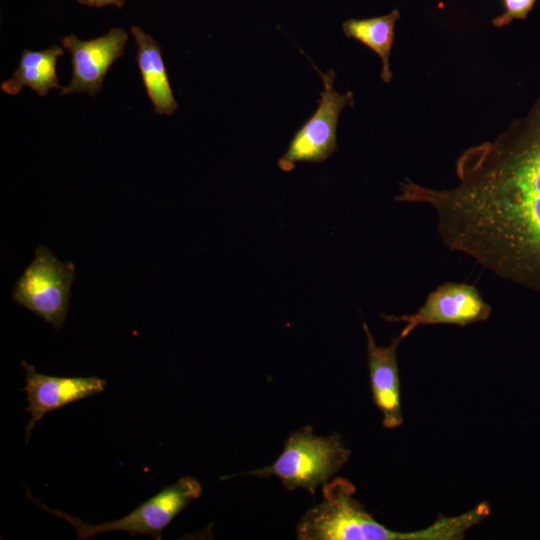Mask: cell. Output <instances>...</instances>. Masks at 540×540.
<instances>
[{"label": "cell", "instance_id": "obj_11", "mask_svg": "<svg viewBox=\"0 0 540 540\" xmlns=\"http://www.w3.org/2000/svg\"><path fill=\"white\" fill-rule=\"evenodd\" d=\"M131 34L138 47L135 60L155 112L160 115H173L178 103L170 86L161 45L139 26H132Z\"/></svg>", "mask_w": 540, "mask_h": 540}, {"label": "cell", "instance_id": "obj_13", "mask_svg": "<svg viewBox=\"0 0 540 540\" xmlns=\"http://www.w3.org/2000/svg\"><path fill=\"white\" fill-rule=\"evenodd\" d=\"M400 19L397 9L390 13L364 19H347L342 23L346 37L353 38L375 52L381 59V79L389 83L392 79L390 54L395 38V25Z\"/></svg>", "mask_w": 540, "mask_h": 540}, {"label": "cell", "instance_id": "obj_3", "mask_svg": "<svg viewBox=\"0 0 540 540\" xmlns=\"http://www.w3.org/2000/svg\"><path fill=\"white\" fill-rule=\"evenodd\" d=\"M350 454L338 434L318 436L311 426H305L287 437L273 464L222 479L247 475L263 479L276 476L287 490L303 488L314 496L316 488L341 470Z\"/></svg>", "mask_w": 540, "mask_h": 540}, {"label": "cell", "instance_id": "obj_12", "mask_svg": "<svg viewBox=\"0 0 540 540\" xmlns=\"http://www.w3.org/2000/svg\"><path fill=\"white\" fill-rule=\"evenodd\" d=\"M64 54L58 45L42 51L23 50L17 69L10 79L1 83L0 89L8 95L18 94L23 87H29L39 96H46L50 89H63L59 84L56 63Z\"/></svg>", "mask_w": 540, "mask_h": 540}, {"label": "cell", "instance_id": "obj_9", "mask_svg": "<svg viewBox=\"0 0 540 540\" xmlns=\"http://www.w3.org/2000/svg\"><path fill=\"white\" fill-rule=\"evenodd\" d=\"M26 384L21 390L27 394L30 420L25 427V443L47 413L104 391L106 381L97 376L60 377L39 373L34 365L22 361Z\"/></svg>", "mask_w": 540, "mask_h": 540}, {"label": "cell", "instance_id": "obj_4", "mask_svg": "<svg viewBox=\"0 0 540 540\" xmlns=\"http://www.w3.org/2000/svg\"><path fill=\"white\" fill-rule=\"evenodd\" d=\"M201 493L200 483L191 476H185L164 487L124 517L99 524L83 521L59 509H50L36 500L29 490L27 497L42 510L68 522L76 530L79 540H86L98 534L112 531H126L131 536L148 535L156 540H161L162 531L192 501L199 498Z\"/></svg>", "mask_w": 540, "mask_h": 540}, {"label": "cell", "instance_id": "obj_10", "mask_svg": "<svg viewBox=\"0 0 540 540\" xmlns=\"http://www.w3.org/2000/svg\"><path fill=\"white\" fill-rule=\"evenodd\" d=\"M367 343V363L373 401L383 416V426L396 428L403 423L397 349L403 338L398 335L384 347L376 344L368 325L362 323Z\"/></svg>", "mask_w": 540, "mask_h": 540}, {"label": "cell", "instance_id": "obj_1", "mask_svg": "<svg viewBox=\"0 0 540 540\" xmlns=\"http://www.w3.org/2000/svg\"><path fill=\"white\" fill-rule=\"evenodd\" d=\"M456 174L441 190L405 179L394 199L431 206L447 248L540 293V94L494 140L466 149Z\"/></svg>", "mask_w": 540, "mask_h": 540}, {"label": "cell", "instance_id": "obj_5", "mask_svg": "<svg viewBox=\"0 0 540 540\" xmlns=\"http://www.w3.org/2000/svg\"><path fill=\"white\" fill-rule=\"evenodd\" d=\"M75 280L72 262H61L53 252L39 245L34 259L16 281L12 299L59 330L69 308Z\"/></svg>", "mask_w": 540, "mask_h": 540}, {"label": "cell", "instance_id": "obj_14", "mask_svg": "<svg viewBox=\"0 0 540 540\" xmlns=\"http://www.w3.org/2000/svg\"><path fill=\"white\" fill-rule=\"evenodd\" d=\"M535 2L536 0H502L504 11L492 20V24L500 28L514 20L526 19Z\"/></svg>", "mask_w": 540, "mask_h": 540}, {"label": "cell", "instance_id": "obj_8", "mask_svg": "<svg viewBox=\"0 0 540 540\" xmlns=\"http://www.w3.org/2000/svg\"><path fill=\"white\" fill-rule=\"evenodd\" d=\"M128 34L115 27L101 37L81 41L74 34L61 39L71 53L72 77L60 94L84 93L96 96L111 66L124 55Z\"/></svg>", "mask_w": 540, "mask_h": 540}, {"label": "cell", "instance_id": "obj_7", "mask_svg": "<svg viewBox=\"0 0 540 540\" xmlns=\"http://www.w3.org/2000/svg\"><path fill=\"white\" fill-rule=\"evenodd\" d=\"M491 306L479 290L470 284L446 282L431 291L424 304L413 314L384 316L390 322L405 323L399 334L403 339L422 325L451 324L467 326L487 320Z\"/></svg>", "mask_w": 540, "mask_h": 540}, {"label": "cell", "instance_id": "obj_6", "mask_svg": "<svg viewBox=\"0 0 540 540\" xmlns=\"http://www.w3.org/2000/svg\"><path fill=\"white\" fill-rule=\"evenodd\" d=\"M309 61L320 75L324 89L320 93L318 108L295 133L287 151L277 161L284 172L293 170L297 162L319 163L330 157L337 150L339 116L345 107L354 105L352 92L340 94L334 89L333 69L322 73Z\"/></svg>", "mask_w": 540, "mask_h": 540}, {"label": "cell", "instance_id": "obj_2", "mask_svg": "<svg viewBox=\"0 0 540 540\" xmlns=\"http://www.w3.org/2000/svg\"><path fill=\"white\" fill-rule=\"evenodd\" d=\"M355 486L336 477L323 485L322 501L309 509L296 527L299 540H461L489 516L480 503L453 517L440 516L431 526L409 532L394 531L379 523L354 497Z\"/></svg>", "mask_w": 540, "mask_h": 540}, {"label": "cell", "instance_id": "obj_15", "mask_svg": "<svg viewBox=\"0 0 540 540\" xmlns=\"http://www.w3.org/2000/svg\"><path fill=\"white\" fill-rule=\"evenodd\" d=\"M79 4L88 7L102 8L105 6H115L122 9L126 0H77Z\"/></svg>", "mask_w": 540, "mask_h": 540}]
</instances>
